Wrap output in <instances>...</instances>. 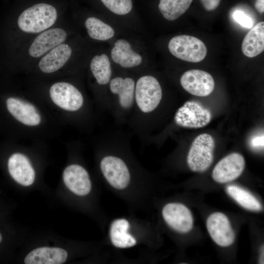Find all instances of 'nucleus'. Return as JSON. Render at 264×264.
<instances>
[{"label": "nucleus", "instance_id": "17", "mask_svg": "<svg viewBox=\"0 0 264 264\" xmlns=\"http://www.w3.org/2000/svg\"><path fill=\"white\" fill-rule=\"evenodd\" d=\"M63 178L66 186L78 196H85L91 189V182L87 170L82 165L72 164L64 170Z\"/></svg>", "mask_w": 264, "mask_h": 264}, {"label": "nucleus", "instance_id": "22", "mask_svg": "<svg viewBox=\"0 0 264 264\" xmlns=\"http://www.w3.org/2000/svg\"><path fill=\"white\" fill-rule=\"evenodd\" d=\"M84 25L88 36L95 41H109L115 35V31L111 25L95 17H88Z\"/></svg>", "mask_w": 264, "mask_h": 264}, {"label": "nucleus", "instance_id": "2", "mask_svg": "<svg viewBox=\"0 0 264 264\" xmlns=\"http://www.w3.org/2000/svg\"><path fill=\"white\" fill-rule=\"evenodd\" d=\"M136 73L115 68L107 92L108 110L118 126L127 124L134 104Z\"/></svg>", "mask_w": 264, "mask_h": 264}, {"label": "nucleus", "instance_id": "19", "mask_svg": "<svg viewBox=\"0 0 264 264\" xmlns=\"http://www.w3.org/2000/svg\"><path fill=\"white\" fill-rule=\"evenodd\" d=\"M67 253L59 247H41L33 249L25 257V264H62L66 262Z\"/></svg>", "mask_w": 264, "mask_h": 264}, {"label": "nucleus", "instance_id": "7", "mask_svg": "<svg viewBox=\"0 0 264 264\" xmlns=\"http://www.w3.org/2000/svg\"><path fill=\"white\" fill-rule=\"evenodd\" d=\"M215 142L208 133L198 135L193 141L187 156V163L193 172L203 173L212 164L214 159Z\"/></svg>", "mask_w": 264, "mask_h": 264}, {"label": "nucleus", "instance_id": "3", "mask_svg": "<svg viewBox=\"0 0 264 264\" xmlns=\"http://www.w3.org/2000/svg\"><path fill=\"white\" fill-rule=\"evenodd\" d=\"M49 95L53 103L62 110L86 121L91 118L85 94L74 84L67 82L55 83L50 88Z\"/></svg>", "mask_w": 264, "mask_h": 264}, {"label": "nucleus", "instance_id": "26", "mask_svg": "<svg viewBox=\"0 0 264 264\" xmlns=\"http://www.w3.org/2000/svg\"><path fill=\"white\" fill-rule=\"evenodd\" d=\"M234 19L243 27L250 28L253 26L252 19L241 10H236L233 15Z\"/></svg>", "mask_w": 264, "mask_h": 264}, {"label": "nucleus", "instance_id": "15", "mask_svg": "<svg viewBox=\"0 0 264 264\" xmlns=\"http://www.w3.org/2000/svg\"><path fill=\"white\" fill-rule=\"evenodd\" d=\"M73 53L74 49L71 45L66 42L61 44L40 58L38 68L44 73L55 72L68 62Z\"/></svg>", "mask_w": 264, "mask_h": 264}, {"label": "nucleus", "instance_id": "6", "mask_svg": "<svg viewBox=\"0 0 264 264\" xmlns=\"http://www.w3.org/2000/svg\"><path fill=\"white\" fill-rule=\"evenodd\" d=\"M110 55L117 68L135 73L145 70L144 56L125 38H118L114 42Z\"/></svg>", "mask_w": 264, "mask_h": 264}, {"label": "nucleus", "instance_id": "16", "mask_svg": "<svg viewBox=\"0 0 264 264\" xmlns=\"http://www.w3.org/2000/svg\"><path fill=\"white\" fill-rule=\"evenodd\" d=\"M6 107L10 113L25 126L35 127L41 122L42 117L38 109L27 101L11 97L6 100Z\"/></svg>", "mask_w": 264, "mask_h": 264}, {"label": "nucleus", "instance_id": "11", "mask_svg": "<svg viewBox=\"0 0 264 264\" xmlns=\"http://www.w3.org/2000/svg\"><path fill=\"white\" fill-rule=\"evenodd\" d=\"M67 33L63 28H50L40 33L30 44L28 54L32 58H41L59 44L66 42Z\"/></svg>", "mask_w": 264, "mask_h": 264}, {"label": "nucleus", "instance_id": "13", "mask_svg": "<svg viewBox=\"0 0 264 264\" xmlns=\"http://www.w3.org/2000/svg\"><path fill=\"white\" fill-rule=\"evenodd\" d=\"M206 227L212 239L218 245L226 247L234 242V231L229 219L224 214L215 212L211 214L207 219Z\"/></svg>", "mask_w": 264, "mask_h": 264}, {"label": "nucleus", "instance_id": "28", "mask_svg": "<svg viewBox=\"0 0 264 264\" xmlns=\"http://www.w3.org/2000/svg\"><path fill=\"white\" fill-rule=\"evenodd\" d=\"M251 145L253 147L258 148L264 147V136H257L254 137L251 142Z\"/></svg>", "mask_w": 264, "mask_h": 264}, {"label": "nucleus", "instance_id": "1", "mask_svg": "<svg viewBox=\"0 0 264 264\" xmlns=\"http://www.w3.org/2000/svg\"><path fill=\"white\" fill-rule=\"evenodd\" d=\"M158 79L145 70L136 73L134 107L127 124L141 145L147 144L163 100Z\"/></svg>", "mask_w": 264, "mask_h": 264}, {"label": "nucleus", "instance_id": "10", "mask_svg": "<svg viewBox=\"0 0 264 264\" xmlns=\"http://www.w3.org/2000/svg\"><path fill=\"white\" fill-rule=\"evenodd\" d=\"M179 81L184 90L197 96H207L215 88V81L212 75L200 69L186 71L181 76Z\"/></svg>", "mask_w": 264, "mask_h": 264}, {"label": "nucleus", "instance_id": "27", "mask_svg": "<svg viewBox=\"0 0 264 264\" xmlns=\"http://www.w3.org/2000/svg\"><path fill=\"white\" fill-rule=\"evenodd\" d=\"M204 8L207 11L215 10L219 5L220 0H200Z\"/></svg>", "mask_w": 264, "mask_h": 264}, {"label": "nucleus", "instance_id": "24", "mask_svg": "<svg viewBox=\"0 0 264 264\" xmlns=\"http://www.w3.org/2000/svg\"><path fill=\"white\" fill-rule=\"evenodd\" d=\"M193 0H159V10L168 21H174L188 10Z\"/></svg>", "mask_w": 264, "mask_h": 264}, {"label": "nucleus", "instance_id": "23", "mask_svg": "<svg viewBox=\"0 0 264 264\" xmlns=\"http://www.w3.org/2000/svg\"><path fill=\"white\" fill-rule=\"evenodd\" d=\"M227 193L241 206L252 211H260L262 206L260 201L252 194L237 185H229L226 187Z\"/></svg>", "mask_w": 264, "mask_h": 264}, {"label": "nucleus", "instance_id": "14", "mask_svg": "<svg viewBox=\"0 0 264 264\" xmlns=\"http://www.w3.org/2000/svg\"><path fill=\"white\" fill-rule=\"evenodd\" d=\"M162 214L167 224L178 232L186 233L193 228V218L192 213L183 204L169 203L163 207Z\"/></svg>", "mask_w": 264, "mask_h": 264}, {"label": "nucleus", "instance_id": "4", "mask_svg": "<svg viewBox=\"0 0 264 264\" xmlns=\"http://www.w3.org/2000/svg\"><path fill=\"white\" fill-rule=\"evenodd\" d=\"M89 69L96 105L100 111H107V89L115 68L108 55L102 53L95 54L91 59Z\"/></svg>", "mask_w": 264, "mask_h": 264}, {"label": "nucleus", "instance_id": "21", "mask_svg": "<svg viewBox=\"0 0 264 264\" xmlns=\"http://www.w3.org/2000/svg\"><path fill=\"white\" fill-rule=\"evenodd\" d=\"M130 227V223L125 219H118L112 221L109 234L110 241L114 246L126 248L136 244L135 238L128 232Z\"/></svg>", "mask_w": 264, "mask_h": 264}, {"label": "nucleus", "instance_id": "9", "mask_svg": "<svg viewBox=\"0 0 264 264\" xmlns=\"http://www.w3.org/2000/svg\"><path fill=\"white\" fill-rule=\"evenodd\" d=\"M212 118L211 111L200 103L189 101L176 110L173 122L179 127L198 129L207 126L211 122Z\"/></svg>", "mask_w": 264, "mask_h": 264}, {"label": "nucleus", "instance_id": "30", "mask_svg": "<svg viewBox=\"0 0 264 264\" xmlns=\"http://www.w3.org/2000/svg\"><path fill=\"white\" fill-rule=\"evenodd\" d=\"M264 246H263L261 248V254L260 256V259H259V263L263 264L264 263Z\"/></svg>", "mask_w": 264, "mask_h": 264}, {"label": "nucleus", "instance_id": "25", "mask_svg": "<svg viewBox=\"0 0 264 264\" xmlns=\"http://www.w3.org/2000/svg\"><path fill=\"white\" fill-rule=\"evenodd\" d=\"M112 13L124 16L130 13L132 8V0H100Z\"/></svg>", "mask_w": 264, "mask_h": 264}, {"label": "nucleus", "instance_id": "5", "mask_svg": "<svg viewBox=\"0 0 264 264\" xmlns=\"http://www.w3.org/2000/svg\"><path fill=\"white\" fill-rule=\"evenodd\" d=\"M57 18V10L53 5L39 3L26 8L20 14L17 26L24 33H40L50 28Z\"/></svg>", "mask_w": 264, "mask_h": 264}, {"label": "nucleus", "instance_id": "18", "mask_svg": "<svg viewBox=\"0 0 264 264\" xmlns=\"http://www.w3.org/2000/svg\"><path fill=\"white\" fill-rule=\"evenodd\" d=\"M9 173L11 177L19 184L29 186L35 178V170L26 156L16 153L12 154L7 163Z\"/></svg>", "mask_w": 264, "mask_h": 264}, {"label": "nucleus", "instance_id": "29", "mask_svg": "<svg viewBox=\"0 0 264 264\" xmlns=\"http://www.w3.org/2000/svg\"><path fill=\"white\" fill-rule=\"evenodd\" d=\"M255 7L261 13L264 12V0H256L255 3Z\"/></svg>", "mask_w": 264, "mask_h": 264}, {"label": "nucleus", "instance_id": "12", "mask_svg": "<svg viewBox=\"0 0 264 264\" xmlns=\"http://www.w3.org/2000/svg\"><path fill=\"white\" fill-rule=\"evenodd\" d=\"M245 166V159L238 153H231L220 160L213 170L212 176L220 183L232 181L242 173Z\"/></svg>", "mask_w": 264, "mask_h": 264}, {"label": "nucleus", "instance_id": "20", "mask_svg": "<svg viewBox=\"0 0 264 264\" xmlns=\"http://www.w3.org/2000/svg\"><path fill=\"white\" fill-rule=\"evenodd\" d=\"M264 50V22H261L254 26L245 36L242 44L243 54L253 58Z\"/></svg>", "mask_w": 264, "mask_h": 264}, {"label": "nucleus", "instance_id": "31", "mask_svg": "<svg viewBox=\"0 0 264 264\" xmlns=\"http://www.w3.org/2000/svg\"><path fill=\"white\" fill-rule=\"evenodd\" d=\"M2 237L1 233H0V243L2 241Z\"/></svg>", "mask_w": 264, "mask_h": 264}, {"label": "nucleus", "instance_id": "8", "mask_svg": "<svg viewBox=\"0 0 264 264\" xmlns=\"http://www.w3.org/2000/svg\"><path fill=\"white\" fill-rule=\"evenodd\" d=\"M170 52L183 61L198 63L207 55V48L199 39L189 35H181L171 39L168 45Z\"/></svg>", "mask_w": 264, "mask_h": 264}]
</instances>
